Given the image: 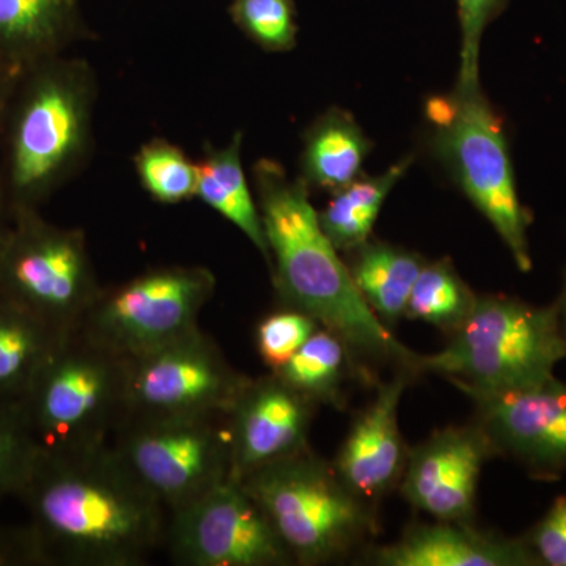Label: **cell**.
Instances as JSON below:
<instances>
[{
    "label": "cell",
    "mask_w": 566,
    "mask_h": 566,
    "mask_svg": "<svg viewBox=\"0 0 566 566\" xmlns=\"http://www.w3.org/2000/svg\"><path fill=\"white\" fill-rule=\"evenodd\" d=\"M24 71L0 55V132H2L3 118L9 109L11 96Z\"/></svg>",
    "instance_id": "cell-33"
},
{
    "label": "cell",
    "mask_w": 566,
    "mask_h": 566,
    "mask_svg": "<svg viewBox=\"0 0 566 566\" xmlns=\"http://www.w3.org/2000/svg\"><path fill=\"white\" fill-rule=\"evenodd\" d=\"M558 318H560L562 334L566 342V271L564 275V286H562L560 296L556 301Z\"/></svg>",
    "instance_id": "cell-35"
},
{
    "label": "cell",
    "mask_w": 566,
    "mask_h": 566,
    "mask_svg": "<svg viewBox=\"0 0 566 566\" xmlns=\"http://www.w3.org/2000/svg\"><path fill=\"white\" fill-rule=\"evenodd\" d=\"M476 422L490 436L499 457L512 458L538 480L566 472V385L556 376L528 389L504 394H468Z\"/></svg>",
    "instance_id": "cell-13"
},
{
    "label": "cell",
    "mask_w": 566,
    "mask_h": 566,
    "mask_svg": "<svg viewBox=\"0 0 566 566\" xmlns=\"http://www.w3.org/2000/svg\"><path fill=\"white\" fill-rule=\"evenodd\" d=\"M11 223H13V211H11L9 202H7L6 193H3L2 185H0V253L9 238Z\"/></svg>",
    "instance_id": "cell-34"
},
{
    "label": "cell",
    "mask_w": 566,
    "mask_h": 566,
    "mask_svg": "<svg viewBox=\"0 0 566 566\" xmlns=\"http://www.w3.org/2000/svg\"><path fill=\"white\" fill-rule=\"evenodd\" d=\"M249 381L197 327L151 352L126 357V415L232 411Z\"/></svg>",
    "instance_id": "cell-11"
},
{
    "label": "cell",
    "mask_w": 566,
    "mask_h": 566,
    "mask_svg": "<svg viewBox=\"0 0 566 566\" xmlns=\"http://www.w3.org/2000/svg\"><path fill=\"white\" fill-rule=\"evenodd\" d=\"M479 296L457 273L450 260L424 263L416 279L405 316L450 335L471 316Z\"/></svg>",
    "instance_id": "cell-25"
},
{
    "label": "cell",
    "mask_w": 566,
    "mask_h": 566,
    "mask_svg": "<svg viewBox=\"0 0 566 566\" xmlns=\"http://www.w3.org/2000/svg\"><path fill=\"white\" fill-rule=\"evenodd\" d=\"M214 290L208 268H156L103 289L77 329L125 359L139 356L197 329Z\"/></svg>",
    "instance_id": "cell-10"
},
{
    "label": "cell",
    "mask_w": 566,
    "mask_h": 566,
    "mask_svg": "<svg viewBox=\"0 0 566 566\" xmlns=\"http://www.w3.org/2000/svg\"><path fill=\"white\" fill-rule=\"evenodd\" d=\"M523 536L539 566H566V495H558L542 521Z\"/></svg>",
    "instance_id": "cell-31"
},
{
    "label": "cell",
    "mask_w": 566,
    "mask_h": 566,
    "mask_svg": "<svg viewBox=\"0 0 566 566\" xmlns=\"http://www.w3.org/2000/svg\"><path fill=\"white\" fill-rule=\"evenodd\" d=\"M240 483L270 520L294 565L342 560L378 532L375 505L349 490L333 463L308 447Z\"/></svg>",
    "instance_id": "cell-5"
},
{
    "label": "cell",
    "mask_w": 566,
    "mask_h": 566,
    "mask_svg": "<svg viewBox=\"0 0 566 566\" xmlns=\"http://www.w3.org/2000/svg\"><path fill=\"white\" fill-rule=\"evenodd\" d=\"M253 182L283 305L337 334L354 359L397 365L417 376L419 354L401 344L365 303L348 264L322 229L303 178L293 180L281 164L260 159Z\"/></svg>",
    "instance_id": "cell-2"
},
{
    "label": "cell",
    "mask_w": 566,
    "mask_h": 566,
    "mask_svg": "<svg viewBox=\"0 0 566 566\" xmlns=\"http://www.w3.org/2000/svg\"><path fill=\"white\" fill-rule=\"evenodd\" d=\"M431 148L464 196L494 227L516 266L532 270L527 211L517 197L504 122L480 82H457L452 93L427 104Z\"/></svg>",
    "instance_id": "cell-7"
},
{
    "label": "cell",
    "mask_w": 566,
    "mask_h": 566,
    "mask_svg": "<svg viewBox=\"0 0 566 566\" xmlns=\"http://www.w3.org/2000/svg\"><path fill=\"white\" fill-rule=\"evenodd\" d=\"M316 406L274 374L251 378L230 411L232 480L307 449Z\"/></svg>",
    "instance_id": "cell-15"
},
{
    "label": "cell",
    "mask_w": 566,
    "mask_h": 566,
    "mask_svg": "<svg viewBox=\"0 0 566 566\" xmlns=\"http://www.w3.org/2000/svg\"><path fill=\"white\" fill-rule=\"evenodd\" d=\"M80 29V0H0V55L22 70L61 55Z\"/></svg>",
    "instance_id": "cell-18"
},
{
    "label": "cell",
    "mask_w": 566,
    "mask_h": 566,
    "mask_svg": "<svg viewBox=\"0 0 566 566\" xmlns=\"http://www.w3.org/2000/svg\"><path fill=\"white\" fill-rule=\"evenodd\" d=\"M40 565L139 566L166 545L169 512L109 444L41 453L20 497Z\"/></svg>",
    "instance_id": "cell-1"
},
{
    "label": "cell",
    "mask_w": 566,
    "mask_h": 566,
    "mask_svg": "<svg viewBox=\"0 0 566 566\" xmlns=\"http://www.w3.org/2000/svg\"><path fill=\"white\" fill-rule=\"evenodd\" d=\"M102 290L82 230L54 226L39 210L13 211L0 253L3 296L65 335L80 327Z\"/></svg>",
    "instance_id": "cell-9"
},
{
    "label": "cell",
    "mask_w": 566,
    "mask_h": 566,
    "mask_svg": "<svg viewBox=\"0 0 566 566\" xmlns=\"http://www.w3.org/2000/svg\"><path fill=\"white\" fill-rule=\"evenodd\" d=\"M93 103L85 62L55 55L24 71L0 132V185L11 211L40 210L84 164Z\"/></svg>",
    "instance_id": "cell-3"
},
{
    "label": "cell",
    "mask_w": 566,
    "mask_h": 566,
    "mask_svg": "<svg viewBox=\"0 0 566 566\" xmlns=\"http://www.w3.org/2000/svg\"><path fill=\"white\" fill-rule=\"evenodd\" d=\"M134 167L145 191L158 203L178 205L197 196L199 164L172 142L148 140L134 156Z\"/></svg>",
    "instance_id": "cell-26"
},
{
    "label": "cell",
    "mask_w": 566,
    "mask_h": 566,
    "mask_svg": "<svg viewBox=\"0 0 566 566\" xmlns=\"http://www.w3.org/2000/svg\"><path fill=\"white\" fill-rule=\"evenodd\" d=\"M424 263L419 253L370 240L348 252L346 260L365 303L389 327L405 316L409 294Z\"/></svg>",
    "instance_id": "cell-21"
},
{
    "label": "cell",
    "mask_w": 566,
    "mask_h": 566,
    "mask_svg": "<svg viewBox=\"0 0 566 566\" xmlns=\"http://www.w3.org/2000/svg\"><path fill=\"white\" fill-rule=\"evenodd\" d=\"M62 335L0 293V400L21 403Z\"/></svg>",
    "instance_id": "cell-22"
},
{
    "label": "cell",
    "mask_w": 566,
    "mask_h": 566,
    "mask_svg": "<svg viewBox=\"0 0 566 566\" xmlns=\"http://www.w3.org/2000/svg\"><path fill=\"white\" fill-rule=\"evenodd\" d=\"M319 323L296 308L268 315L256 326L255 342L260 357L273 371L285 364L319 329Z\"/></svg>",
    "instance_id": "cell-29"
},
{
    "label": "cell",
    "mask_w": 566,
    "mask_h": 566,
    "mask_svg": "<svg viewBox=\"0 0 566 566\" xmlns=\"http://www.w3.org/2000/svg\"><path fill=\"white\" fill-rule=\"evenodd\" d=\"M412 378L400 370L379 382L374 400L354 419L335 457L333 465L342 482L368 504L376 505L403 479L409 449L398 427V408Z\"/></svg>",
    "instance_id": "cell-16"
},
{
    "label": "cell",
    "mask_w": 566,
    "mask_h": 566,
    "mask_svg": "<svg viewBox=\"0 0 566 566\" xmlns=\"http://www.w3.org/2000/svg\"><path fill=\"white\" fill-rule=\"evenodd\" d=\"M40 455L22 405L0 400V501L20 497Z\"/></svg>",
    "instance_id": "cell-27"
},
{
    "label": "cell",
    "mask_w": 566,
    "mask_h": 566,
    "mask_svg": "<svg viewBox=\"0 0 566 566\" xmlns=\"http://www.w3.org/2000/svg\"><path fill=\"white\" fill-rule=\"evenodd\" d=\"M506 0H457L461 25V84L480 82V43L486 25L504 10Z\"/></svg>",
    "instance_id": "cell-30"
},
{
    "label": "cell",
    "mask_w": 566,
    "mask_h": 566,
    "mask_svg": "<svg viewBox=\"0 0 566 566\" xmlns=\"http://www.w3.org/2000/svg\"><path fill=\"white\" fill-rule=\"evenodd\" d=\"M109 447L169 515L232 479L230 411L126 415Z\"/></svg>",
    "instance_id": "cell-8"
},
{
    "label": "cell",
    "mask_w": 566,
    "mask_h": 566,
    "mask_svg": "<svg viewBox=\"0 0 566 566\" xmlns=\"http://www.w3.org/2000/svg\"><path fill=\"white\" fill-rule=\"evenodd\" d=\"M348 345L326 327L318 331L281 367L271 371L316 405L344 406V387L354 370Z\"/></svg>",
    "instance_id": "cell-24"
},
{
    "label": "cell",
    "mask_w": 566,
    "mask_h": 566,
    "mask_svg": "<svg viewBox=\"0 0 566 566\" xmlns=\"http://www.w3.org/2000/svg\"><path fill=\"white\" fill-rule=\"evenodd\" d=\"M367 558L378 566H539L524 536L483 531L474 521L415 524Z\"/></svg>",
    "instance_id": "cell-17"
},
{
    "label": "cell",
    "mask_w": 566,
    "mask_h": 566,
    "mask_svg": "<svg viewBox=\"0 0 566 566\" xmlns=\"http://www.w3.org/2000/svg\"><path fill=\"white\" fill-rule=\"evenodd\" d=\"M36 565H40V560L28 528L0 524V566Z\"/></svg>",
    "instance_id": "cell-32"
},
{
    "label": "cell",
    "mask_w": 566,
    "mask_h": 566,
    "mask_svg": "<svg viewBox=\"0 0 566 566\" xmlns=\"http://www.w3.org/2000/svg\"><path fill=\"white\" fill-rule=\"evenodd\" d=\"M166 545L182 566L294 565L263 510L232 479L170 515Z\"/></svg>",
    "instance_id": "cell-12"
},
{
    "label": "cell",
    "mask_w": 566,
    "mask_h": 566,
    "mask_svg": "<svg viewBox=\"0 0 566 566\" xmlns=\"http://www.w3.org/2000/svg\"><path fill=\"white\" fill-rule=\"evenodd\" d=\"M241 148L243 133L240 132L234 133L227 147H205L202 161L197 163L199 182L196 197L241 230L271 268L262 214L245 178Z\"/></svg>",
    "instance_id": "cell-19"
},
{
    "label": "cell",
    "mask_w": 566,
    "mask_h": 566,
    "mask_svg": "<svg viewBox=\"0 0 566 566\" xmlns=\"http://www.w3.org/2000/svg\"><path fill=\"white\" fill-rule=\"evenodd\" d=\"M230 17L264 51L286 52L296 46L293 0H233Z\"/></svg>",
    "instance_id": "cell-28"
},
{
    "label": "cell",
    "mask_w": 566,
    "mask_h": 566,
    "mask_svg": "<svg viewBox=\"0 0 566 566\" xmlns=\"http://www.w3.org/2000/svg\"><path fill=\"white\" fill-rule=\"evenodd\" d=\"M497 455L479 422L447 427L409 450L400 491L434 521H474L483 465Z\"/></svg>",
    "instance_id": "cell-14"
},
{
    "label": "cell",
    "mask_w": 566,
    "mask_h": 566,
    "mask_svg": "<svg viewBox=\"0 0 566 566\" xmlns=\"http://www.w3.org/2000/svg\"><path fill=\"white\" fill-rule=\"evenodd\" d=\"M412 156L394 164L385 174L359 177L333 192V199L318 212L319 223L338 252H352L370 240L387 196L405 177Z\"/></svg>",
    "instance_id": "cell-23"
},
{
    "label": "cell",
    "mask_w": 566,
    "mask_h": 566,
    "mask_svg": "<svg viewBox=\"0 0 566 566\" xmlns=\"http://www.w3.org/2000/svg\"><path fill=\"white\" fill-rule=\"evenodd\" d=\"M21 405L41 453L107 446L128 412L126 359L71 331L59 338Z\"/></svg>",
    "instance_id": "cell-6"
},
{
    "label": "cell",
    "mask_w": 566,
    "mask_h": 566,
    "mask_svg": "<svg viewBox=\"0 0 566 566\" xmlns=\"http://www.w3.org/2000/svg\"><path fill=\"white\" fill-rule=\"evenodd\" d=\"M566 359L557 305L479 296L471 316L441 352L417 357V375L444 376L464 395L528 389L553 378Z\"/></svg>",
    "instance_id": "cell-4"
},
{
    "label": "cell",
    "mask_w": 566,
    "mask_h": 566,
    "mask_svg": "<svg viewBox=\"0 0 566 566\" xmlns=\"http://www.w3.org/2000/svg\"><path fill=\"white\" fill-rule=\"evenodd\" d=\"M370 140L353 115L331 109L304 136L301 172L308 188L335 192L360 177Z\"/></svg>",
    "instance_id": "cell-20"
}]
</instances>
